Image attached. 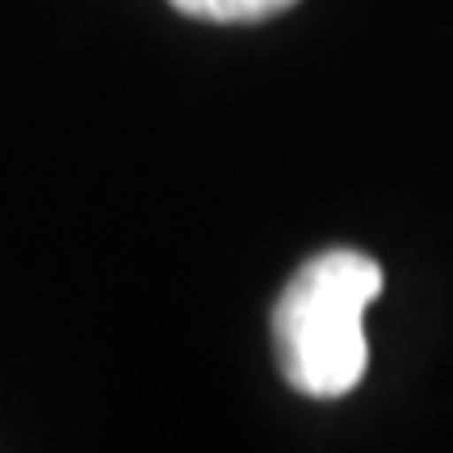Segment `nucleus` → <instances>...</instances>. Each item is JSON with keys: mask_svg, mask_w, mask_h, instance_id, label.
I'll use <instances>...</instances> for the list:
<instances>
[{"mask_svg": "<svg viewBox=\"0 0 453 453\" xmlns=\"http://www.w3.org/2000/svg\"><path fill=\"white\" fill-rule=\"evenodd\" d=\"M382 294V269L365 252H324L307 260L273 307L277 365L307 399H344L370 365L365 311Z\"/></svg>", "mask_w": 453, "mask_h": 453, "instance_id": "f257e3e1", "label": "nucleus"}, {"mask_svg": "<svg viewBox=\"0 0 453 453\" xmlns=\"http://www.w3.org/2000/svg\"><path fill=\"white\" fill-rule=\"evenodd\" d=\"M298 0H173V9L197 17V21H219V26H252L273 13H286Z\"/></svg>", "mask_w": 453, "mask_h": 453, "instance_id": "f03ea898", "label": "nucleus"}]
</instances>
